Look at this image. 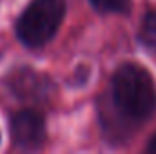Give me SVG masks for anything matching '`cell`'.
Here are the masks:
<instances>
[{"label": "cell", "mask_w": 156, "mask_h": 154, "mask_svg": "<svg viewBox=\"0 0 156 154\" xmlns=\"http://www.w3.org/2000/svg\"><path fill=\"white\" fill-rule=\"evenodd\" d=\"M45 118L38 111L24 109L11 118V140L24 151H38L45 143Z\"/></svg>", "instance_id": "obj_4"}, {"label": "cell", "mask_w": 156, "mask_h": 154, "mask_svg": "<svg viewBox=\"0 0 156 154\" xmlns=\"http://www.w3.org/2000/svg\"><path fill=\"white\" fill-rule=\"evenodd\" d=\"M91 7L102 15H129L133 0H89Z\"/></svg>", "instance_id": "obj_6"}, {"label": "cell", "mask_w": 156, "mask_h": 154, "mask_svg": "<svg viewBox=\"0 0 156 154\" xmlns=\"http://www.w3.org/2000/svg\"><path fill=\"white\" fill-rule=\"evenodd\" d=\"M67 11V0H33L16 18L15 31L29 49L44 47L58 33Z\"/></svg>", "instance_id": "obj_2"}, {"label": "cell", "mask_w": 156, "mask_h": 154, "mask_svg": "<svg viewBox=\"0 0 156 154\" xmlns=\"http://www.w3.org/2000/svg\"><path fill=\"white\" fill-rule=\"evenodd\" d=\"M138 42L151 53L156 54V11H147L140 31H138Z\"/></svg>", "instance_id": "obj_5"}, {"label": "cell", "mask_w": 156, "mask_h": 154, "mask_svg": "<svg viewBox=\"0 0 156 154\" xmlns=\"http://www.w3.org/2000/svg\"><path fill=\"white\" fill-rule=\"evenodd\" d=\"M156 113V83L145 67L125 62L118 65L111 78L109 100L100 105L102 129L109 142H122L131 136L134 127H142Z\"/></svg>", "instance_id": "obj_1"}, {"label": "cell", "mask_w": 156, "mask_h": 154, "mask_svg": "<svg viewBox=\"0 0 156 154\" xmlns=\"http://www.w3.org/2000/svg\"><path fill=\"white\" fill-rule=\"evenodd\" d=\"M4 83L15 98L24 102H45L56 89L51 76L35 71L27 65L11 69Z\"/></svg>", "instance_id": "obj_3"}, {"label": "cell", "mask_w": 156, "mask_h": 154, "mask_svg": "<svg viewBox=\"0 0 156 154\" xmlns=\"http://www.w3.org/2000/svg\"><path fill=\"white\" fill-rule=\"evenodd\" d=\"M145 151L149 154H156V132L151 136V140L147 142V145H145Z\"/></svg>", "instance_id": "obj_7"}, {"label": "cell", "mask_w": 156, "mask_h": 154, "mask_svg": "<svg viewBox=\"0 0 156 154\" xmlns=\"http://www.w3.org/2000/svg\"><path fill=\"white\" fill-rule=\"evenodd\" d=\"M0 140H2V136H0Z\"/></svg>", "instance_id": "obj_8"}]
</instances>
